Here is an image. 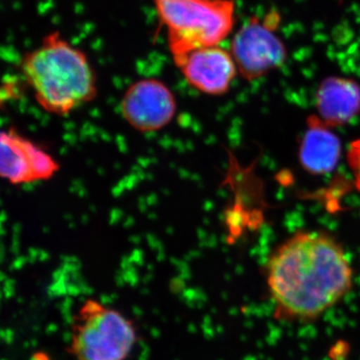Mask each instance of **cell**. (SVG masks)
<instances>
[{"label": "cell", "mask_w": 360, "mask_h": 360, "mask_svg": "<svg viewBox=\"0 0 360 360\" xmlns=\"http://www.w3.org/2000/svg\"><path fill=\"white\" fill-rule=\"evenodd\" d=\"M167 30L174 61L189 52L219 46L236 22L234 0H153Z\"/></svg>", "instance_id": "3957f363"}, {"label": "cell", "mask_w": 360, "mask_h": 360, "mask_svg": "<svg viewBox=\"0 0 360 360\" xmlns=\"http://www.w3.org/2000/svg\"><path fill=\"white\" fill-rule=\"evenodd\" d=\"M177 103L172 90L162 80L142 78L123 94L120 112L130 127L151 134L160 131L174 120Z\"/></svg>", "instance_id": "8992f818"}, {"label": "cell", "mask_w": 360, "mask_h": 360, "mask_svg": "<svg viewBox=\"0 0 360 360\" xmlns=\"http://www.w3.org/2000/svg\"><path fill=\"white\" fill-rule=\"evenodd\" d=\"M265 278L274 319L309 323L352 291L354 270L345 248L331 234L303 231L272 251Z\"/></svg>", "instance_id": "6da1fadb"}, {"label": "cell", "mask_w": 360, "mask_h": 360, "mask_svg": "<svg viewBox=\"0 0 360 360\" xmlns=\"http://www.w3.org/2000/svg\"><path fill=\"white\" fill-rule=\"evenodd\" d=\"M174 63L187 84L206 96L227 94L238 72L231 52L219 46L195 49Z\"/></svg>", "instance_id": "ba28073f"}, {"label": "cell", "mask_w": 360, "mask_h": 360, "mask_svg": "<svg viewBox=\"0 0 360 360\" xmlns=\"http://www.w3.org/2000/svg\"><path fill=\"white\" fill-rule=\"evenodd\" d=\"M307 124L298 153L300 163L309 174H328L335 169L340 161V139L317 115L310 116Z\"/></svg>", "instance_id": "30bf717a"}, {"label": "cell", "mask_w": 360, "mask_h": 360, "mask_svg": "<svg viewBox=\"0 0 360 360\" xmlns=\"http://www.w3.org/2000/svg\"><path fill=\"white\" fill-rule=\"evenodd\" d=\"M231 53L239 75L248 82L277 70L288 58L283 40L257 16H252L236 33Z\"/></svg>", "instance_id": "5b68a950"}, {"label": "cell", "mask_w": 360, "mask_h": 360, "mask_svg": "<svg viewBox=\"0 0 360 360\" xmlns=\"http://www.w3.org/2000/svg\"><path fill=\"white\" fill-rule=\"evenodd\" d=\"M316 108L328 127L347 124L360 115V85L349 78H326L317 89Z\"/></svg>", "instance_id": "9c48e42d"}, {"label": "cell", "mask_w": 360, "mask_h": 360, "mask_svg": "<svg viewBox=\"0 0 360 360\" xmlns=\"http://www.w3.org/2000/svg\"><path fill=\"white\" fill-rule=\"evenodd\" d=\"M58 162L18 129L0 131V177L9 184L44 181L58 174Z\"/></svg>", "instance_id": "52a82bcc"}, {"label": "cell", "mask_w": 360, "mask_h": 360, "mask_svg": "<svg viewBox=\"0 0 360 360\" xmlns=\"http://www.w3.org/2000/svg\"><path fill=\"white\" fill-rule=\"evenodd\" d=\"M32 360H51L49 359V355L44 354V352H37V354H33Z\"/></svg>", "instance_id": "4fadbf2b"}, {"label": "cell", "mask_w": 360, "mask_h": 360, "mask_svg": "<svg viewBox=\"0 0 360 360\" xmlns=\"http://www.w3.org/2000/svg\"><path fill=\"white\" fill-rule=\"evenodd\" d=\"M139 341L134 322L99 300H85L73 317L68 352L77 360H127Z\"/></svg>", "instance_id": "277c9868"}, {"label": "cell", "mask_w": 360, "mask_h": 360, "mask_svg": "<svg viewBox=\"0 0 360 360\" xmlns=\"http://www.w3.org/2000/svg\"><path fill=\"white\" fill-rule=\"evenodd\" d=\"M347 161L354 176V184L360 193V139L350 144L347 151Z\"/></svg>", "instance_id": "8fae6325"}, {"label": "cell", "mask_w": 360, "mask_h": 360, "mask_svg": "<svg viewBox=\"0 0 360 360\" xmlns=\"http://www.w3.org/2000/svg\"><path fill=\"white\" fill-rule=\"evenodd\" d=\"M264 25L266 26L269 30L272 32H276L281 25V14L276 9H271L266 15L264 16V20H262Z\"/></svg>", "instance_id": "7c38bea8"}, {"label": "cell", "mask_w": 360, "mask_h": 360, "mask_svg": "<svg viewBox=\"0 0 360 360\" xmlns=\"http://www.w3.org/2000/svg\"><path fill=\"white\" fill-rule=\"evenodd\" d=\"M20 70L42 110L68 116L94 101L98 92L96 71L82 49L58 32L45 35L26 52Z\"/></svg>", "instance_id": "7a4b0ae2"}]
</instances>
